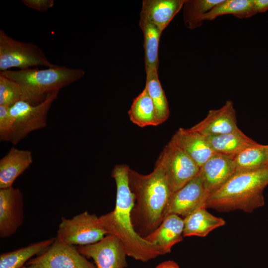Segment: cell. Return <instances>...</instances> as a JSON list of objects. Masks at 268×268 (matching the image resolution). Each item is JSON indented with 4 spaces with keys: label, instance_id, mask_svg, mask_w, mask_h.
Returning a JSON list of instances; mask_svg holds the SVG:
<instances>
[{
    "label": "cell",
    "instance_id": "obj_29",
    "mask_svg": "<svg viewBox=\"0 0 268 268\" xmlns=\"http://www.w3.org/2000/svg\"><path fill=\"white\" fill-rule=\"evenodd\" d=\"M9 107L0 105V140L8 142L12 128L13 121Z\"/></svg>",
    "mask_w": 268,
    "mask_h": 268
},
{
    "label": "cell",
    "instance_id": "obj_1",
    "mask_svg": "<svg viewBox=\"0 0 268 268\" xmlns=\"http://www.w3.org/2000/svg\"><path fill=\"white\" fill-rule=\"evenodd\" d=\"M129 169L124 164L114 166L112 176L117 189L115 207L112 211L100 216L99 219L108 234L121 240L128 256L146 262L162 254L156 246L140 236L134 229L131 217L134 198L129 184Z\"/></svg>",
    "mask_w": 268,
    "mask_h": 268
},
{
    "label": "cell",
    "instance_id": "obj_16",
    "mask_svg": "<svg viewBox=\"0 0 268 268\" xmlns=\"http://www.w3.org/2000/svg\"><path fill=\"white\" fill-rule=\"evenodd\" d=\"M184 219L174 214L166 216L160 226L144 238L156 246L162 255L171 252L175 244L183 240Z\"/></svg>",
    "mask_w": 268,
    "mask_h": 268
},
{
    "label": "cell",
    "instance_id": "obj_26",
    "mask_svg": "<svg viewBox=\"0 0 268 268\" xmlns=\"http://www.w3.org/2000/svg\"><path fill=\"white\" fill-rule=\"evenodd\" d=\"M236 171H250L268 167V144L259 143L233 157Z\"/></svg>",
    "mask_w": 268,
    "mask_h": 268
},
{
    "label": "cell",
    "instance_id": "obj_2",
    "mask_svg": "<svg viewBox=\"0 0 268 268\" xmlns=\"http://www.w3.org/2000/svg\"><path fill=\"white\" fill-rule=\"evenodd\" d=\"M129 184L134 198L131 217L136 231L148 235L155 231L165 217L166 209L174 193L164 172L157 163L146 175L129 169Z\"/></svg>",
    "mask_w": 268,
    "mask_h": 268
},
{
    "label": "cell",
    "instance_id": "obj_13",
    "mask_svg": "<svg viewBox=\"0 0 268 268\" xmlns=\"http://www.w3.org/2000/svg\"><path fill=\"white\" fill-rule=\"evenodd\" d=\"M189 129L205 137L236 131L239 129L233 102L228 100L220 108L209 110L203 120Z\"/></svg>",
    "mask_w": 268,
    "mask_h": 268
},
{
    "label": "cell",
    "instance_id": "obj_32",
    "mask_svg": "<svg viewBox=\"0 0 268 268\" xmlns=\"http://www.w3.org/2000/svg\"><path fill=\"white\" fill-rule=\"evenodd\" d=\"M155 268H180V267L175 262L169 260L162 262Z\"/></svg>",
    "mask_w": 268,
    "mask_h": 268
},
{
    "label": "cell",
    "instance_id": "obj_4",
    "mask_svg": "<svg viewBox=\"0 0 268 268\" xmlns=\"http://www.w3.org/2000/svg\"><path fill=\"white\" fill-rule=\"evenodd\" d=\"M85 73L81 68L57 65L43 69H9L0 72V74L16 82L21 88V100L33 104L41 102L48 94L78 81Z\"/></svg>",
    "mask_w": 268,
    "mask_h": 268
},
{
    "label": "cell",
    "instance_id": "obj_14",
    "mask_svg": "<svg viewBox=\"0 0 268 268\" xmlns=\"http://www.w3.org/2000/svg\"><path fill=\"white\" fill-rule=\"evenodd\" d=\"M236 172L233 157L215 153L200 168L199 174L205 190L210 195Z\"/></svg>",
    "mask_w": 268,
    "mask_h": 268
},
{
    "label": "cell",
    "instance_id": "obj_24",
    "mask_svg": "<svg viewBox=\"0 0 268 268\" xmlns=\"http://www.w3.org/2000/svg\"><path fill=\"white\" fill-rule=\"evenodd\" d=\"M128 114L131 121L140 127L158 126L155 107L145 87L134 100Z\"/></svg>",
    "mask_w": 268,
    "mask_h": 268
},
{
    "label": "cell",
    "instance_id": "obj_17",
    "mask_svg": "<svg viewBox=\"0 0 268 268\" xmlns=\"http://www.w3.org/2000/svg\"><path fill=\"white\" fill-rule=\"evenodd\" d=\"M32 162L30 151L12 147L0 160V189L12 187L15 180Z\"/></svg>",
    "mask_w": 268,
    "mask_h": 268
},
{
    "label": "cell",
    "instance_id": "obj_11",
    "mask_svg": "<svg viewBox=\"0 0 268 268\" xmlns=\"http://www.w3.org/2000/svg\"><path fill=\"white\" fill-rule=\"evenodd\" d=\"M209 196L199 173L173 194L166 209L165 217L174 214L184 218L197 209L205 207Z\"/></svg>",
    "mask_w": 268,
    "mask_h": 268
},
{
    "label": "cell",
    "instance_id": "obj_28",
    "mask_svg": "<svg viewBox=\"0 0 268 268\" xmlns=\"http://www.w3.org/2000/svg\"><path fill=\"white\" fill-rule=\"evenodd\" d=\"M20 85L15 81L0 74V105L11 107L21 100Z\"/></svg>",
    "mask_w": 268,
    "mask_h": 268
},
{
    "label": "cell",
    "instance_id": "obj_3",
    "mask_svg": "<svg viewBox=\"0 0 268 268\" xmlns=\"http://www.w3.org/2000/svg\"><path fill=\"white\" fill-rule=\"evenodd\" d=\"M268 186V167L236 172L209 195L205 207L222 212L240 210L252 212L264 206V191Z\"/></svg>",
    "mask_w": 268,
    "mask_h": 268
},
{
    "label": "cell",
    "instance_id": "obj_6",
    "mask_svg": "<svg viewBox=\"0 0 268 268\" xmlns=\"http://www.w3.org/2000/svg\"><path fill=\"white\" fill-rule=\"evenodd\" d=\"M42 66L52 67L57 65L51 63L37 45L16 40L0 29V71L13 67L20 69Z\"/></svg>",
    "mask_w": 268,
    "mask_h": 268
},
{
    "label": "cell",
    "instance_id": "obj_15",
    "mask_svg": "<svg viewBox=\"0 0 268 268\" xmlns=\"http://www.w3.org/2000/svg\"><path fill=\"white\" fill-rule=\"evenodd\" d=\"M200 168L215 153L206 137L189 129H179L170 141Z\"/></svg>",
    "mask_w": 268,
    "mask_h": 268
},
{
    "label": "cell",
    "instance_id": "obj_18",
    "mask_svg": "<svg viewBox=\"0 0 268 268\" xmlns=\"http://www.w3.org/2000/svg\"><path fill=\"white\" fill-rule=\"evenodd\" d=\"M185 0H143L140 14L162 32L183 7Z\"/></svg>",
    "mask_w": 268,
    "mask_h": 268
},
{
    "label": "cell",
    "instance_id": "obj_5",
    "mask_svg": "<svg viewBox=\"0 0 268 268\" xmlns=\"http://www.w3.org/2000/svg\"><path fill=\"white\" fill-rule=\"evenodd\" d=\"M59 91L48 94L36 105L20 100L10 107L13 125L8 142L15 145L30 133L46 127L48 111Z\"/></svg>",
    "mask_w": 268,
    "mask_h": 268
},
{
    "label": "cell",
    "instance_id": "obj_8",
    "mask_svg": "<svg viewBox=\"0 0 268 268\" xmlns=\"http://www.w3.org/2000/svg\"><path fill=\"white\" fill-rule=\"evenodd\" d=\"M156 163L162 168L173 193L196 176L200 170L189 156L170 141L163 149Z\"/></svg>",
    "mask_w": 268,
    "mask_h": 268
},
{
    "label": "cell",
    "instance_id": "obj_21",
    "mask_svg": "<svg viewBox=\"0 0 268 268\" xmlns=\"http://www.w3.org/2000/svg\"><path fill=\"white\" fill-rule=\"evenodd\" d=\"M139 25L143 35L145 72L158 69V47L162 32L143 15L140 14Z\"/></svg>",
    "mask_w": 268,
    "mask_h": 268
},
{
    "label": "cell",
    "instance_id": "obj_19",
    "mask_svg": "<svg viewBox=\"0 0 268 268\" xmlns=\"http://www.w3.org/2000/svg\"><path fill=\"white\" fill-rule=\"evenodd\" d=\"M205 137L215 153L232 157L259 144L240 129L227 134Z\"/></svg>",
    "mask_w": 268,
    "mask_h": 268
},
{
    "label": "cell",
    "instance_id": "obj_9",
    "mask_svg": "<svg viewBox=\"0 0 268 268\" xmlns=\"http://www.w3.org/2000/svg\"><path fill=\"white\" fill-rule=\"evenodd\" d=\"M27 265L39 268H96L73 245L56 238L45 251L30 260Z\"/></svg>",
    "mask_w": 268,
    "mask_h": 268
},
{
    "label": "cell",
    "instance_id": "obj_20",
    "mask_svg": "<svg viewBox=\"0 0 268 268\" xmlns=\"http://www.w3.org/2000/svg\"><path fill=\"white\" fill-rule=\"evenodd\" d=\"M184 219L183 237H203L211 231L225 224V220L210 213L205 207L195 211Z\"/></svg>",
    "mask_w": 268,
    "mask_h": 268
},
{
    "label": "cell",
    "instance_id": "obj_23",
    "mask_svg": "<svg viewBox=\"0 0 268 268\" xmlns=\"http://www.w3.org/2000/svg\"><path fill=\"white\" fill-rule=\"evenodd\" d=\"M146 88L155 107L156 119L159 125L168 118L169 108L166 96L158 78V69L145 72Z\"/></svg>",
    "mask_w": 268,
    "mask_h": 268
},
{
    "label": "cell",
    "instance_id": "obj_27",
    "mask_svg": "<svg viewBox=\"0 0 268 268\" xmlns=\"http://www.w3.org/2000/svg\"><path fill=\"white\" fill-rule=\"evenodd\" d=\"M223 0H185L183 8L186 26L194 29L200 27L204 15Z\"/></svg>",
    "mask_w": 268,
    "mask_h": 268
},
{
    "label": "cell",
    "instance_id": "obj_31",
    "mask_svg": "<svg viewBox=\"0 0 268 268\" xmlns=\"http://www.w3.org/2000/svg\"><path fill=\"white\" fill-rule=\"evenodd\" d=\"M257 13H262L268 10V0H254Z\"/></svg>",
    "mask_w": 268,
    "mask_h": 268
},
{
    "label": "cell",
    "instance_id": "obj_7",
    "mask_svg": "<svg viewBox=\"0 0 268 268\" xmlns=\"http://www.w3.org/2000/svg\"><path fill=\"white\" fill-rule=\"evenodd\" d=\"M108 235L99 217L84 211L71 218L62 217L56 238L65 243L84 246L95 243Z\"/></svg>",
    "mask_w": 268,
    "mask_h": 268
},
{
    "label": "cell",
    "instance_id": "obj_33",
    "mask_svg": "<svg viewBox=\"0 0 268 268\" xmlns=\"http://www.w3.org/2000/svg\"><path fill=\"white\" fill-rule=\"evenodd\" d=\"M21 268H39L38 267H36L34 266H32V265H27V266H23L22 267H21Z\"/></svg>",
    "mask_w": 268,
    "mask_h": 268
},
{
    "label": "cell",
    "instance_id": "obj_25",
    "mask_svg": "<svg viewBox=\"0 0 268 268\" xmlns=\"http://www.w3.org/2000/svg\"><path fill=\"white\" fill-rule=\"evenodd\" d=\"M257 13L254 0H223L205 13L202 20H213L225 14H232L240 19L247 18Z\"/></svg>",
    "mask_w": 268,
    "mask_h": 268
},
{
    "label": "cell",
    "instance_id": "obj_12",
    "mask_svg": "<svg viewBox=\"0 0 268 268\" xmlns=\"http://www.w3.org/2000/svg\"><path fill=\"white\" fill-rule=\"evenodd\" d=\"M24 220L23 195L18 188L0 189V237L13 235Z\"/></svg>",
    "mask_w": 268,
    "mask_h": 268
},
{
    "label": "cell",
    "instance_id": "obj_30",
    "mask_svg": "<svg viewBox=\"0 0 268 268\" xmlns=\"http://www.w3.org/2000/svg\"><path fill=\"white\" fill-rule=\"evenodd\" d=\"M28 7L40 12H45L54 5L53 0H22Z\"/></svg>",
    "mask_w": 268,
    "mask_h": 268
},
{
    "label": "cell",
    "instance_id": "obj_22",
    "mask_svg": "<svg viewBox=\"0 0 268 268\" xmlns=\"http://www.w3.org/2000/svg\"><path fill=\"white\" fill-rule=\"evenodd\" d=\"M55 238L41 241L11 252L1 254L0 268H21L31 257L45 251L53 243Z\"/></svg>",
    "mask_w": 268,
    "mask_h": 268
},
{
    "label": "cell",
    "instance_id": "obj_10",
    "mask_svg": "<svg viewBox=\"0 0 268 268\" xmlns=\"http://www.w3.org/2000/svg\"><path fill=\"white\" fill-rule=\"evenodd\" d=\"M78 251L85 257L92 258L96 268H125L127 267L126 248L116 236L108 234L91 244L79 246Z\"/></svg>",
    "mask_w": 268,
    "mask_h": 268
}]
</instances>
